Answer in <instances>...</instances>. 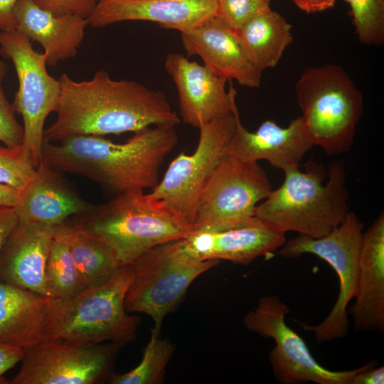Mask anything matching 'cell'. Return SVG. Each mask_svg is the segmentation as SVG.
I'll list each match as a JSON object with an SVG mask.
<instances>
[{
    "instance_id": "obj_20",
    "label": "cell",
    "mask_w": 384,
    "mask_h": 384,
    "mask_svg": "<svg viewBox=\"0 0 384 384\" xmlns=\"http://www.w3.org/2000/svg\"><path fill=\"white\" fill-rule=\"evenodd\" d=\"M347 307L356 332L384 331V214L363 232L356 294Z\"/></svg>"
},
{
    "instance_id": "obj_11",
    "label": "cell",
    "mask_w": 384,
    "mask_h": 384,
    "mask_svg": "<svg viewBox=\"0 0 384 384\" xmlns=\"http://www.w3.org/2000/svg\"><path fill=\"white\" fill-rule=\"evenodd\" d=\"M272 188L258 162L225 156L203 188L196 206L195 230L220 231L244 225Z\"/></svg>"
},
{
    "instance_id": "obj_28",
    "label": "cell",
    "mask_w": 384,
    "mask_h": 384,
    "mask_svg": "<svg viewBox=\"0 0 384 384\" xmlns=\"http://www.w3.org/2000/svg\"><path fill=\"white\" fill-rule=\"evenodd\" d=\"M350 6L360 43L380 46L384 42V0H345Z\"/></svg>"
},
{
    "instance_id": "obj_32",
    "label": "cell",
    "mask_w": 384,
    "mask_h": 384,
    "mask_svg": "<svg viewBox=\"0 0 384 384\" xmlns=\"http://www.w3.org/2000/svg\"><path fill=\"white\" fill-rule=\"evenodd\" d=\"M40 8L56 16L74 15L87 18L97 0H33Z\"/></svg>"
},
{
    "instance_id": "obj_35",
    "label": "cell",
    "mask_w": 384,
    "mask_h": 384,
    "mask_svg": "<svg viewBox=\"0 0 384 384\" xmlns=\"http://www.w3.org/2000/svg\"><path fill=\"white\" fill-rule=\"evenodd\" d=\"M384 366H370L356 373L350 384H383Z\"/></svg>"
},
{
    "instance_id": "obj_36",
    "label": "cell",
    "mask_w": 384,
    "mask_h": 384,
    "mask_svg": "<svg viewBox=\"0 0 384 384\" xmlns=\"http://www.w3.org/2000/svg\"><path fill=\"white\" fill-rule=\"evenodd\" d=\"M18 0H0V31L14 30V9Z\"/></svg>"
},
{
    "instance_id": "obj_38",
    "label": "cell",
    "mask_w": 384,
    "mask_h": 384,
    "mask_svg": "<svg viewBox=\"0 0 384 384\" xmlns=\"http://www.w3.org/2000/svg\"><path fill=\"white\" fill-rule=\"evenodd\" d=\"M20 198V191L6 184L0 183V207L15 208Z\"/></svg>"
},
{
    "instance_id": "obj_9",
    "label": "cell",
    "mask_w": 384,
    "mask_h": 384,
    "mask_svg": "<svg viewBox=\"0 0 384 384\" xmlns=\"http://www.w3.org/2000/svg\"><path fill=\"white\" fill-rule=\"evenodd\" d=\"M0 53L16 69L18 89L11 105L23 119L21 146L36 169L41 161L46 119L59 103L60 82L47 72L45 53L34 50L31 41L16 29L0 32Z\"/></svg>"
},
{
    "instance_id": "obj_39",
    "label": "cell",
    "mask_w": 384,
    "mask_h": 384,
    "mask_svg": "<svg viewBox=\"0 0 384 384\" xmlns=\"http://www.w3.org/2000/svg\"><path fill=\"white\" fill-rule=\"evenodd\" d=\"M98 1H100V0H97Z\"/></svg>"
},
{
    "instance_id": "obj_5",
    "label": "cell",
    "mask_w": 384,
    "mask_h": 384,
    "mask_svg": "<svg viewBox=\"0 0 384 384\" xmlns=\"http://www.w3.org/2000/svg\"><path fill=\"white\" fill-rule=\"evenodd\" d=\"M132 277L131 265H124L101 286L68 299H50L46 337L78 344L110 341L122 346L134 341L139 318L129 315L124 304Z\"/></svg>"
},
{
    "instance_id": "obj_14",
    "label": "cell",
    "mask_w": 384,
    "mask_h": 384,
    "mask_svg": "<svg viewBox=\"0 0 384 384\" xmlns=\"http://www.w3.org/2000/svg\"><path fill=\"white\" fill-rule=\"evenodd\" d=\"M164 69L178 91L183 122L199 129L210 121L231 114L237 107L232 82L213 73L204 65L189 60L182 54L168 53Z\"/></svg>"
},
{
    "instance_id": "obj_1",
    "label": "cell",
    "mask_w": 384,
    "mask_h": 384,
    "mask_svg": "<svg viewBox=\"0 0 384 384\" xmlns=\"http://www.w3.org/2000/svg\"><path fill=\"white\" fill-rule=\"evenodd\" d=\"M58 81L57 118L43 132V140L49 142L78 135L119 134L156 125L176 126L181 121L164 92L135 81L113 80L105 70L82 81L64 73Z\"/></svg>"
},
{
    "instance_id": "obj_19",
    "label": "cell",
    "mask_w": 384,
    "mask_h": 384,
    "mask_svg": "<svg viewBox=\"0 0 384 384\" xmlns=\"http://www.w3.org/2000/svg\"><path fill=\"white\" fill-rule=\"evenodd\" d=\"M58 226L18 221L0 251V281L48 297L46 266Z\"/></svg>"
},
{
    "instance_id": "obj_15",
    "label": "cell",
    "mask_w": 384,
    "mask_h": 384,
    "mask_svg": "<svg viewBox=\"0 0 384 384\" xmlns=\"http://www.w3.org/2000/svg\"><path fill=\"white\" fill-rule=\"evenodd\" d=\"M314 144L300 116L286 127L274 120L263 122L255 132L248 131L236 114L234 132L226 148V156L248 162L265 160L283 172L299 168L304 155Z\"/></svg>"
},
{
    "instance_id": "obj_21",
    "label": "cell",
    "mask_w": 384,
    "mask_h": 384,
    "mask_svg": "<svg viewBox=\"0 0 384 384\" xmlns=\"http://www.w3.org/2000/svg\"><path fill=\"white\" fill-rule=\"evenodd\" d=\"M63 174L41 162L14 208L19 222L60 225L90 209L92 204L79 195Z\"/></svg>"
},
{
    "instance_id": "obj_3",
    "label": "cell",
    "mask_w": 384,
    "mask_h": 384,
    "mask_svg": "<svg viewBox=\"0 0 384 384\" xmlns=\"http://www.w3.org/2000/svg\"><path fill=\"white\" fill-rule=\"evenodd\" d=\"M284 172L281 186L259 203L255 215L282 231H294L314 238L336 228L351 211L344 164L334 161L326 171L311 159Z\"/></svg>"
},
{
    "instance_id": "obj_24",
    "label": "cell",
    "mask_w": 384,
    "mask_h": 384,
    "mask_svg": "<svg viewBox=\"0 0 384 384\" xmlns=\"http://www.w3.org/2000/svg\"><path fill=\"white\" fill-rule=\"evenodd\" d=\"M235 31L261 72L277 65L293 39L292 26L272 9L256 16Z\"/></svg>"
},
{
    "instance_id": "obj_12",
    "label": "cell",
    "mask_w": 384,
    "mask_h": 384,
    "mask_svg": "<svg viewBox=\"0 0 384 384\" xmlns=\"http://www.w3.org/2000/svg\"><path fill=\"white\" fill-rule=\"evenodd\" d=\"M238 112L236 107L231 114L201 125L194 152L190 155L181 153L176 156L163 178L149 193L192 225L198 200L226 155L227 146L235 128Z\"/></svg>"
},
{
    "instance_id": "obj_37",
    "label": "cell",
    "mask_w": 384,
    "mask_h": 384,
    "mask_svg": "<svg viewBox=\"0 0 384 384\" xmlns=\"http://www.w3.org/2000/svg\"><path fill=\"white\" fill-rule=\"evenodd\" d=\"M293 1L305 12L314 13L332 8L336 0H293Z\"/></svg>"
},
{
    "instance_id": "obj_4",
    "label": "cell",
    "mask_w": 384,
    "mask_h": 384,
    "mask_svg": "<svg viewBox=\"0 0 384 384\" xmlns=\"http://www.w3.org/2000/svg\"><path fill=\"white\" fill-rule=\"evenodd\" d=\"M105 244L121 266L161 244L186 238L192 224L144 191L119 194L67 220Z\"/></svg>"
},
{
    "instance_id": "obj_2",
    "label": "cell",
    "mask_w": 384,
    "mask_h": 384,
    "mask_svg": "<svg viewBox=\"0 0 384 384\" xmlns=\"http://www.w3.org/2000/svg\"><path fill=\"white\" fill-rule=\"evenodd\" d=\"M177 142L174 125L144 128L123 144L101 136H73L58 142L43 140L41 162L89 178L119 195L154 188L164 159Z\"/></svg>"
},
{
    "instance_id": "obj_25",
    "label": "cell",
    "mask_w": 384,
    "mask_h": 384,
    "mask_svg": "<svg viewBox=\"0 0 384 384\" xmlns=\"http://www.w3.org/2000/svg\"><path fill=\"white\" fill-rule=\"evenodd\" d=\"M66 223L70 251L86 287L105 284L122 267L115 255L102 241Z\"/></svg>"
},
{
    "instance_id": "obj_23",
    "label": "cell",
    "mask_w": 384,
    "mask_h": 384,
    "mask_svg": "<svg viewBox=\"0 0 384 384\" xmlns=\"http://www.w3.org/2000/svg\"><path fill=\"white\" fill-rule=\"evenodd\" d=\"M50 301L0 281V341L24 349L46 338Z\"/></svg>"
},
{
    "instance_id": "obj_17",
    "label": "cell",
    "mask_w": 384,
    "mask_h": 384,
    "mask_svg": "<svg viewBox=\"0 0 384 384\" xmlns=\"http://www.w3.org/2000/svg\"><path fill=\"white\" fill-rule=\"evenodd\" d=\"M181 40L187 56H199L215 75L244 87L260 86L262 72L252 62L235 30L217 16L181 33Z\"/></svg>"
},
{
    "instance_id": "obj_10",
    "label": "cell",
    "mask_w": 384,
    "mask_h": 384,
    "mask_svg": "<svg viewBox=\"0 0 384 384\" xmlns=\"http://www.w3.org/2000/svg\"><path fill=\"white\" fill-rule=\"evenodd\" d=\"M287 305L276 295L260 297L257 306L243 319L246 329L275 341L269 353L273 374L281 384H350L361 370L376 366L374 360L352 370H331L321 366L311 355L302 338L286 323Z\"/></svg>"
},
{
    "instance_id": "obj_8",
    "label": "cell",
    "mask_w": 384,
    "mask_h": 384,
    "mask_svg": "<svg viewBox=\"0 0 384 384\" xmlns=\"http://www.w3.org/2000/svg\"><path fill=\"white\" fill-rule=\"evenodd\" d=\"M363 228V223L350 211L341 224L327 235L314 238L299 234L287 240L279 249V254L284 258L304 254L316 255L329 263L338 277V297L326 317L315 325L297 321L305 331L312 332L319 343L343 338L348 334L347 307L357 290Z\"/></svg>"
},
{
    "instance_id": "obj_6",
    "label": "cell",
    "mask_w": 384,
    "mask_h": 384,
    "mask_svg": "<svg viewBox=\"0 0 384 384\" xmlns=\"http://www.w3.org/2000/svg\"><path fill=\"white\" fill-rule=\"evenodd\" d=\"M295 93L314 146L328 156L348 151L364 104L347 72L335 64L306 68L295 84Z\"/></svg>"
},
{
    "instance_id": "obj_27",
    "label": "cell",
    "mask_w": 384,
    "mask_h": 384,
    "mask_svg": "<svg viewBox=\"0 0 384 384\" xmlns=\"http://www.w3.org/2000/svg\"><path fill=\"white\" fill-rule=\"evenodd\" d=\"M174 346L159 336V331L151 330V338L139 364L122 373H112V384H158L164 380L166 365L174 352Z\"/></svg>"
},
{
    "instance_id": "obj_34",
    "label": "cell",
    "mask_w": 384,
    "mask_h": 384,
    "mask_svg": "<svg viewBox=\"0 0 384 384\" xmlns=\"http://www.w3.org/2000/svg\"><path fill=\"white\" fill-rule=\"evenodd\" d=\"M18 222L14 208L0 207V251Z\"/></svg>"
},
{
    "instance_id": "obj_29",
    "label": "cell",
    "mask_w": 384,
    "mask_h": 384,
    "mask_svg": "<svg viewBox=\"0 0 384 384\" xmlns=\"http://www.w3.org/2000/svg\"><path fill=\"white\" fill-rule=\"evenodd\" d=\"M36 169L28 159L21 144L0 146V183L21 192L34 177Z\"/></svg>"
},
{
    "instance_id": "obj_13",
    "label": "cell",
    "mask_w": 384,
    "mask_h": 384,
    "mask_svg": "<svg viewBox=\"0 0 384 384\" xmlns=\"http://www.w3.org/2000/svg\"><path fill=\"white\" fill-rule=\"evenodd\" d=\"M120 345L78 344L46 337L23 349L11 384H96L108 380Z\"/></svg>"
},
{
    "instance_id": "obj_16",
    "label": "cell",
    "mask_w": 384,
    "mask_h": 384,
    "mask_svg": "<svg viewBox=\"0 0 384 384\" xmlns=\"http://www.w3.org/2000/svg\"><path fill=\"white\" fill-rule=\"evenodd\" d=\"M285 234L255 216L244 225L224 230H195L183 239V244L186 251L197 260H224L247 265L280 249L287 241Z\"/></svg>"
},
{
    "instance_id": "obj_18",
    "label": "cell",
    "mask_w": 384,
    "mask_h": 384,
    "mask_svg": "<svg viewBox=\"0 0 384 384\" xmlns=\"http://www.w3.org/2000/svg\"><path fill=\"white\" fill-rule=\"evenodd\" d=\"M218 0H100L87 20L95 28L126 21H146L182 33L216 16Z\"/></svg>"
},
{
    "instance_id": "obj_7",
    "label": "cell",
    "mask_w": 384,
    "mask_h": 384,
    "mask_svg": "<svg viewBox=\"0 0 384 384\" xmlns=\"http://www.w3.org/2000/svg\"><path fill=\"white\" fill-rule=\"evenodd\" d=\"M183 239L157 245L131 265L132 277L124 309L127 313L150 316L156 331H160L163 320L175 309L191 283L220 262L194 258L184 249Z\"/></svg>"
},
{
    "instance_id": "obj_30",
    "label": "cell",
    "mask_w": 384,
    "mask_h": 384,
    "mask_svg": "<svg viewBox=\"0 0 384 384\" xmlns=\"http://www.w3.org/2000/svg\"><path fill=\"white\" fill-rule=\"evenodd\" d=\"M271 0H218L217 16L233 30L270 8Z\"/></svg>"
},
{
    "instance_id": "obj_33",
    "label": "cell",
    "mask_w": 384,
    "mask_h": 384,
    "mask_svg": "<svg viewBox=\"0 0 384 384\" xmlns=\"http://www.w3.org/2000/svg\"><path fill=\"white\" fill-rule=\"evenodd\" d=\"M23 357L22 348L0 341V377L21 361Z\"/></svg>"
},
{
    "instance_id": "obj_22",
    "label": "cell",
    "mask_w": 384,
    "mask_h": 384,
    "mask_svg": "<svg viewBox=\"0 0 384 384\" xmlns=\"http://www.w3.org/2000/svg\"><path fill=\"white\" fill-rule=\"evenodd\" d=\"M14 17L15 29L31 41L41 45L50 66L76 55L89 25L87 18L54 15L33 0H18L14 9Z\"/></svg>"
},
{
    "instance_id": "obj_31",
    "label": "cell",
    "mask_w": 384,
    "mask_h": 384,
    "mask_svg": "<svg viewBox=\"0 0 384 384\" xmlns=\"http://www.w3.org/2000/svg\"><path fill=\"white\" fill-rule=\"evenodd\" d=\"M6 72V64L0 60V142L6 146L15 147L21 144L23 130V127L18 122L12 105L8 102L2 87Z\"/></svg>"
},
{
    "instance_id": "obj_26",
    "label": "cell",
    "mask_w": 384,
    "mask_h": 384,
    "mask_svg": "<svg viewBox=\"0 0 384 384\" xmlns=\"http://www.w3.org/2000/svg\"><path fill=\"white\" fill-rule=\"evenodd\" d=\"M45 279L47 296L53 299H68L87 289L70 251L66 222L58 226L53 240Z\"/></svg>"
}]
</instances>
